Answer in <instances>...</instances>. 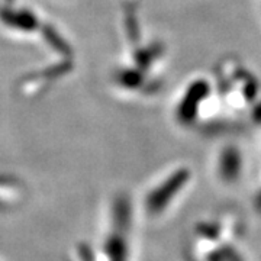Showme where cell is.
<instances>
[{
  "label": "cell",
  "instance_id": "1",
  "mask_svg": "<svg viewBox=\"0 0 261 261\" xmlns=\"http://www.w3.org/2000/svg\"><path fill=\"white\" fill-rule=\"evenodd\" d=\"M27 196V187L18 178L0 176V214L15 211L23 203Z\"/></svg>",
  "mask_w": 261,
  "mask_h": 261
},
{
  "label": "cell",
  "instance_id": "2",
  "mask_svg": "<svg viewBox=\"0 0 261 261\" xmlns=\"http://www.w3.org/2000/svg\"><path fill=\"white\" fill-rule=\"evenodd\" d=\"M183 183V176L180 177H174L170 183H164L163 186L155 189L151 195H149L148 200H147V207L149 212L157 214L160 211H163V207L167 205V202L171 199V196L177 192L178 189L181 187Z\"/></svg>",
  "mask_w": 261,
  "mask_h": 261
}]
</instances>
